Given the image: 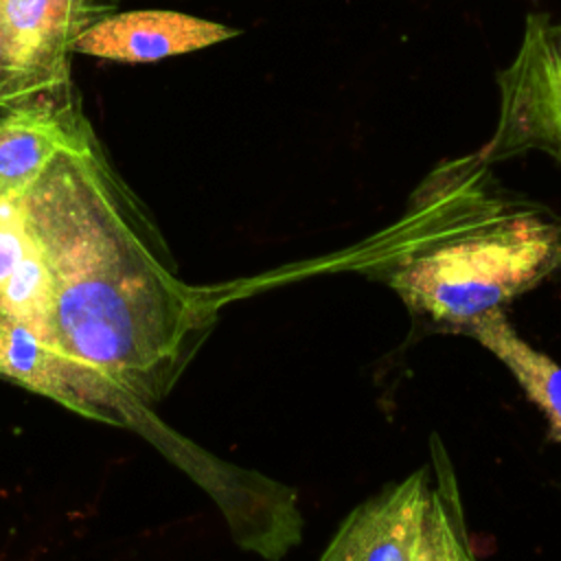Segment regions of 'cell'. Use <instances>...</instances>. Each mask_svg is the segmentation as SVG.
<instances>
[{
    "label": "cell",
    "instance_id": "obj_1",
    "mask_svg": "<svg viewBox=\"0 0 561 561\" xmlns=\"http://www.w3.org/2000/svg\"><path fill=\"white\" fill-rule=\"evenodd\" d=\"M15 199L50 276L48 340L92 381L153 408L215 329L217 291L180 278L88 118Z\"/></svg>",
    "mask_w": 561,
    "mask_h": 561
},
{
    "label": "cell",
    "instance_id": "obj_2",
    "mask_svg": "<svg viewBox=\"0 0 561 561\" xmlns=\"http://www.w3.org/2000/svg\"><path fill=\"white\" fill-rule=\"evenodd\" d=\"M344 254L427 331L469 335L561 270V217L504 188L473 151L440 160L394 224Z\"/></svg>",
    "mask_w": 561,
    "mask_h": 561
},
{
    "label": "cell",
    "instance_id": "obj_3",
    "mask_svg": "<svg viewBox=\"0 0 561 561\" xmlns=\"http://www.w3.org/2000/svg\"><path fill=\"white\" fill-rule=\"evenodd\" d=\"M500 110L478 153L495 164L541 151L561 164V22L530 13L513 61L497 75Z\"/></svg>",
    "mask_w": 561,
    "mask_h": 561
},
{
    "label": "cell",
    "instance_id": "obj_4",
    "mask_svg": "<svg viewBox=\"0 0 561 561\" xmlns=\"http://www.w3.org/2000/svg\"><path fill=\"white\" fill-rule=\"evenodd\" d=\"M436 508L434 462L355 506L318 561H419Z\"/></svg>",
    "mask_w": 561,
    "mask_h": 561
},
{
    "label": "cell",
    "instance_id": "obj_5",
    "mask_svg": "<svg viewBox=\"0 0 561 561\" xmlns=\"http://www.w3.org/2000/svg\"><path fill=\"white\" fill-rule=\"evenodd\" d=\"M116 0H0V26L22 92L72 83V46Z\"/></svg>",
    "mask_w": 561,
    "mask_h": 561
},
{
    "label": "cell",
    "instance_id": "obj_6",
    "mask_svg": "<svg viewBox=\"0 0 561 561\" xmlns=\"http://www.w3.org/2000/svg\"><path fill=\"white\" fill-rule=\"evenodd\" d=\"M0 377L44 394L88 419L127 427L140 403L79 373L31 327L0 313Z\"/></svg>",
    "mask_w": 561,
    "mask_h": 561
},
{
    "label": "cell",
    "instance_id": "obj_7",
    "mask_svg": "<svg viewBox=\"0 0 561 561\" xmlns=\"http://www.w3.org/2000/svg\"><path fill=\"white\" fill-rule=\"evenodd\" d=\"M85 118L75 83L0 99V199L20 197Z\"/></svg>",
    "mask_w": 561,
    "mask_h": 561
},
{
    "label": "cell",
    "instance_id": "obj_8",
    "mask_svg": "<svg viewBox=\"0 0 561 561\" xmlns=\"http://www.w3.org/2000/svg\"><path fill=\"white\" fill-rule=\"evenodd\" d=\"M239 33V28L221 22L180 11H125L94 22L75 42L72 53L125 64H142L193 53L237 37Z\"/></svg>",
    "mask_w": 561,
    "mask_h": 561
},
{
    "label": "cell",
    "instance_id": "obj_9",
    "mask_svg": "<svg viewBox=\"0 0 561 561\" xmlns=\"http://www.w3.org/2000/svg\"><path fill=\"white\" fill-rule=\"evenodd\" d=\"M0 313L50 335V276L15 197L0 199Z\"/></svg>",
    "mask_w": 561,
    "mask_h": 561
},
{
    "label": "cell",
    "instance_id": "obj_10",
    "mask_svg": "<svg viewBox=\"0 0 561 561\" xmlns=\"http://www.w3.org/2000/svg\"><path fill=\"white\" fill-rule=\"evenodd\" d=\"M469 337L508 368L526 399L543 414L550 440L561 445V366L526 342L508 322L506 311L489 313L471 329Z\"/></svg>",
    "mask_w": 561,
    "mask_h": 561
},
{
    "label": "cell",
    "instance_id": "obj_11",
    "mask_svg": "<svg viewBox=\"0 0 561 561\" xmlns=\"http://www.w3.org/2000/svg\"><path fill=\"white\" fill-rule=\"evenodd\" d=\"M432 462L436 469V508L419 561H478L469 543L460 491L445 447L432 436Z\"/></svg>",
    "mask_w": 561,
    "mask_h": 561
},
{
    "label": "cell",
    "instance_id": "obj_12",
    "mask_svg": "<svg viewBox=\"0 0 561 561\" xmlns=\"http://www.w3.org/2000/svg\"><path fill=\"white\" fill-rule=\"evenodd\" d=\"M18 94H26V92L20 90L18 75L11 64L7 39H4L2 26H0V99H9V96H18Z\"/></svg>",
    "mask_w": 561,
    "mask_h": 561
},
{
    "label": "cell",
    "instance_id": "obj_13",
    "mask_svg": "<svg viewBox=\"0 0 561 561\" xmlns=\"http://www.w3.org/2000/svg\"><path fill=\"white\" fill-rule=\"evenodd\" d=\"M533 2H537V0H533Z\"/></svg>",
    "mask_w": 561,
    "mask_h": 561
}]
</instances>
